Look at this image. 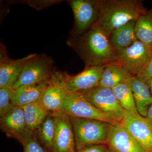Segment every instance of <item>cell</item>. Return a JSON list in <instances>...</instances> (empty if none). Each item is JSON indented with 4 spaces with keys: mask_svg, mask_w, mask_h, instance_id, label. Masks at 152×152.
Returning a JSON list of instances; mask_svg holds the SVG:
<instances>
[{
    "mask_svg": "<svg viewBox=\"0 0 152 152\" xmlns=\"http://www.w3.org/2000/svg\"><path fill=\"white\" fill-rule=\"evenodd\" d=\"M73 13L75 23L69 32L70 37H77L86 32L99 18L97 0L67 1Z\"/></svg>",
    "mask_w": 152,
    "mask_h": 152,
    "instance_id": "8992f818",
    "label": "cell"
},
{
    "mask_svg": "<svg viewBox=\"0 0 152 152\" xmlns=\"http://www.w3.org/2000/svg\"><path fill=\"white\" fill-rule=\"evenodd\" d=\"M39 139L47 148L52 152L55 133V124L53 112L49 114L37 130Z\"/></svg>",
    "mask_w": 152,
    "mask_h": 152,
    "instance_id": "603a6c76",
    "label": "cell"
},
{
    "mask_svg": "<svg viewBox=\"0 0 152 152\" xmlns=\"http://www.w3.org/2000/svg\"><path fill=\"white\" fill-rule=\"evenodd\" d=\"M99 18L96 23L108 34L137 20L148 10L140 0H97Z\"/></svg>",
    "mask_w": 152,
    "mask_h": 152,
    "instance_id": "7a4b0ae2",
    "label": "cell"
},
{
    "mask_svg": "<svg viewBox=\"0 0 152 152\" xmlns=\"http://www.w3.org/2000/svg\"><path fill=\"white\" fill-rule=\"evenodd\" d=\"M15 91L12 88H0V117L4 115L15 107L12 101Z\"/></svg>",
    "mask_w": 152,
    "mask_h": 152,
    "instance_id": "cb8c5ba5",
    "label": "cell"
},
{
    "mask_svg": "<svg viewBox=\"0 0 152 152\" xmlns=\"http://www.w3.org/2000/svg\"><path fill=\"white\" fill-rule=\"evenodd\" d=\"M135 32L138 40L152 49V9L137 19Z\"/></svg>",
    "mask_w": 152,
    "mask_h": 152,
    "instance_id": "7402d4cb",
    "label": "cell"
},
{
    "mask_svg": "<svg viewBox=\"0 0 152 152\" xmlns=\"http://www.w3.org/2000/svg\"><path fill=\"white\" fill-rule=\"evenodd\" d=\"M130 83L138 113L145 118L152 104V94L150 88L137 76H132Z\"/></svg>",
    "mask_w": 152,
    "mask_h": 152,
    "instance_id": "2e32d148",
    "label": "cell"
},
{
    "mask_svg": "<svg viewBox=\"0 0 152 152\" xmlns=\"http://www.w3.org/2000/svg\"><path fill=\"white\" fill-rule=\"evenodd\" d=\"M67 93L64 73L54 68L41 99L42 103L50 111H61Z\"/></svg>",
    "mask_w": 152,
    "mask_h": 152,
    "instance_id": "9c48e42d",
    "label": "cell"
},
{
    "mask_svg": "<svg viewBox=\"0 0 152 152\" xmlns=\"http://www.w3.org/2000/svg\"><path fill=\"white\" fill-rule=\"evenodd\" d=\"M137 76L148 85L150 80L152 79V55L146 66L140 73Z\"/></svg>",
    "mask_w": 152,
    "mask_h": 152,
    "instance_id": "83f0119b",
    "label": "cell"
},
{
    "mask_svg": "<svg viewBox=\"0 0 152 152\" xmlns=\"http://www.w3.org/2000/svg\"><path fill=\"white\" fill-rule=\"evenodd\" d=\"M149 87L150 88V90H151V93L152 94V79L150 80L149 83L148 85Z\"/></svg>",
    "mask_w": 152,
    "mask_h": 152,
    "instance_id": "f546056e",
    "label": "cell"
},
{
    "mask_svg": "<svg viewBox=\"0 0 152 152\" xmlns=\"http://www.w3.org/2000/svg\"><path fill=\"white\" fill-rule=\"evenodd\" d=\"M104 66L85 67L83 70L75 75L64 72L67 92L79 94L99 86Z\"/></svg>",
    "mask_w": 152,
    "mask_h": 152,
    "instance_id": "8fae6325",
    "label": "cell"
},
{
    "mask_svg": "<svg viewBox=\"0 0 152 152\" xmlns=\"http://www.w3.org/2000/svg\"><path fill=\"white\" fill-rule=\"evenodd\" d=\"M132 77L119 65L115 63L109 64L104 66L99 86L112 89L120 84L129 80Z\"/></svg>",
    "mask_w": 152,
    "mask_h": 152,
    "instance_id": "d6986e66",
    "label": "cell"
},
{
    "mask_svg": "<svg viewBox=\"0 0 152 152\" xmlns=\"http://www.w3.org/2000/svg\"><path fill=\"white\" fill-rule=\"evenodd\" d=\"M62 1L59 0H29V1H12L9 2L11 3H17L26 4L31 7L33 8L40 10L47 8L50 6L59 4Z\"/></svg>",
    "mask_w": 152,
    "mask_h": 152,
    "instance_id": "484cf974",
    "label": "cell"
},
{
    "mask_svg": "<svg viewBox=\"0 0 152 152\" xmlns=\"http://www.w3.org/2000/svg\"><path fill=\"white\" fill-rule=\"evenodd\" d=\"M106 145L114 152H147L121 122L111 124Z\"/></svg>",
    "mask_w": 152,
    "mask_h": 152,
    "instance_id": "7c38bea8",
    "label": "cell"
},
{
    "mask_svg": "<svg viewBox=\"0 0 152 152\" xmlns=\"http://www.w3.org/2000/svg\"><path fill=\"white\" fill-rule=\"evenodd\" d=\"M35 54L18 59H12L8 56L5 47L1 44L0 50V88H12L18 80L23 67Z\"/></svg>",
    "mask_w": 152,
    "mask_h": 152,
    "instance_id": "4fadbf2b",
    "label": "cell"
},
{
    "mask_svg": "<svg viewBox=\"0 0 152 152\" xmlns=\"http://www.w3.org/2000/svg\"><path fill=\"white\" fill-rule=\"evenodd\" d=\"M48 81L37 84L24 86L15 90L12 99L14 105L23 107L41 100Z\"/></svg>",
    "mask_w": 152,
    "mask_h": 152,
    "instance_id": "ac0fdd59",
    "label": "cell"
},
{
    "mask_svg": "<svg viewBox=\"0 0 152 152\" xmlns=\"http://www.w3.org/2000/svg\"><path fill=\"white\" fill-rule=\"evenodd\" d=\"M22 107L27 127L33 132L37 129L50 112L45 107L41 100Z\"/></svg>",
    "mask_w": 152,
    "mask_h": 152,
    "instance_id": "ffe728a7",
    "label": "cell"
},
{
    "mask_svg": "<svg viewBox=\"0 0 152 152\" xmlns=\"http://www.w3.org/2000/svg\"><path fill=\"white\" fill-rule=\"evenodd\" d=\"M108 152H114V151H112V150L109 149L108 151Z\"/></svg>",
    "mask_w": 152,
    "mask_h": 152,
    "instance_id": "4dcf8cb0",
    "label": "cell"
},
{
    "mask_svg": "<svg viewBox=\"0 0 152 152\" xmlns=\"http://www.w3.org/2000/svg\"><path fill=\"white\" fill-rule=\"evenodd\" d=\"M70 117L76 150L93 144H106L112 124L99 120Z\"/></svg>",
    "mask_w": 152,
    "mask_h": 152,
    "instance_id": "3957f363",
    "label": "cell"
},
{
    "mask_svg": "<svg viewBox=\"0 0 152 152\" xmlns=\"http://www.w3.org/2000/svg\"><path fill=\"white\" fill-rule=\"evenodd\" d=\"M112 89L118 102L125 111L128 113L139 114L136 108L130 80L116 86Z\"/></svg>",
    "mask_w": 152,
    "mask_h": 152,
    "instance_id": "44dd1931",
    "label": "cell"
},
{
    "mask_svg": "<svg viewBox=\"0 0 152 152\" xmlns=\"http://www.w3.org/2000/svg\"><path fill=\"white\" fill-rule=\"evenodd\" d=\"M121 123L147 152H152V128L144 117L127 113Z\"/></svg>",
    "mask_w": 152,
    "mask_h": 152,
    "instance_id": "5bb4252c",
    "label": "cell"
},
{
    "mask_svg": "<svg viewBox=\"0 0 152 152\" xmlns=\"http://www.w3.org/2000/svg\"><path fill=\"white\" fill-rule=\"evenodd\" d=\"M69 116L101 120L114 124L121 121L103 113L94 107L81 95L67 93L61 111Z\"/></svg>",
    "mask_w": 152,
    "mask_h": 152,
    "instance_id": "52a82bcc",
    "label": "cell"
},
{
    "mask_svg": "<svg viewBox=\"0 0 152 152\" xmlns=\"http://www.w3.org/2000/svg\"><path fill=\"white\" fill-rule=\"evenodd\" d=\"M110 35L95 24L83 34L68 38L67 45L84 63L85 67L105 66L115 63V51L112 46Z\"/></svg>",
    "mask_w": 152,
    "mask_h": 152,
    "instance_id": "6da1fadb",
    "label": "cell"
},
{
    "mask_svg": "<svg viewBox=\"0 0 152 152\" xmlns=\"http://www.w3.org/2000/svg\"><path fill=\"white\" fill-rule=\"evenodd\" d=\"M55 133L52 152H76L70 117L60 111L53 112Z\"/></svg>",
    "mask_w": 152,
    "mask_h": 152,
    "instance_id": "30bf717a",
    "label": "cell"
},
{
    "mask_svg": "<svg viewBox=\"0 0 152 152\" xmlns=\"http://www.w3.org/2000/svg\"><path fill=\"white\" fill-rule=\"evenodd\" d=\"M136 21L128 22L111 33L110 41L115 51L129 48L138 40L135 32Z\"/></svg>",
    "mask_w": 152,
    "mask_h": 152,
    "instance_id": "e0dca14e",
    "label": "cell"
},
{
    "mask_svg": "<svg viewBox=\"0 0 152 152\" xmlns=\"http://www.w3.org/2000/svg\"><path fill=\"white\" fill-rule=\"evenodd\" d=\"M109 149L106 144H93L83 147L76 152H108Z\"/></svg>",
    "mask_w": 152,
    "mask_h": 152,
    "instance_id": "4316f807",
    "label": "cell"
},
{
    "mask_svg": "<svg viewBox=\"0 0 152 152\" xmlns=\"http://www.w3.org/2000/svg\"><path fill=\"white\" fill-rule=\"evenodd\" d=\"M54 64L53 58L45 54H35L25 63L18 80L12 88L16 90L24 86L48 80L54 68Z\"/></svg>",
    "mask_w": 152,
    "mask_h": 152,
    "instance_id": "277c9868",
    "label": "cell"
},
{
    "mask_svg": "<svg viewBox=\"0 0 152 152\" xmlns=\"http://www.w3.org/2000/svg\"><path fill=\"white\" fill-rule=\"evenodd\" d=\"M0 127L8 137L21 142L29 131L25 121L23 107L15 106L9 113L0 118Z\"/></svg>",
    "mask_w": 152,
    "mask_h": 152,
    "instance_id": "9a60e30c",
    "label": "cell"
},
{
    "mask_svg": "<svg viewBox=\"0 0 152 152\" xmlns=\"http://www.w3.org/2000/svg\"><path fill=\"white\" fill-rule=\"evenodd\" d=\"M152 55V49L137 40L131 46L115 51V63L131 75L137 76L146 66Z\"/></svg>",
    "mask_w": 152,
    "mask_h": 152,
    "instance_id": "5b68a950",
    "label": "cell"
},
{
    "mask_svg": "<svg viewBox=\"0 0 152 152\" xmlns=\"http://www.w3.org/2000/svg\"><path fill=\"white\" fill-rule=\"evenodd\" d=\"M21 143L24 152H48L39 143L32 131H29Z\"/></svg>",
    "mask_w": 152,
    "mask_h": 152,
    "instance_id": "d4e9b609",
    "label": "cell"
},
{
    "mask_svg": "<svg viewBox=\"0 0 152 152\" xmlns=\"http://www.w3.org/2000/svg\"><path fill=\"white\" fill-rule=\"evenodd\" d=\"M79 94L101 111L121 121L127 113L118 102L112 89L99 86Z\"/></svg>",
    "mask_w": 152,
    "mask_h": 152,
    "instance_id": "ba28073f",
    "label": "cell"
},
{
    "mask_svg": "<svg viewBox=\"0 0 152 152\" xmlns=\"http://www.w3.org/2000/svg\"><path fill=\"white\" fill-rule=\"evenodd\" d=\"M145 118L152 128V104L149 108L146 116L145 117Z\"/></svg>",
    "mask_w": 152,
    "mask_h": 152,
    "instance_id": "f1b7e54d",
    "label": "cell"
}]
</instances>
